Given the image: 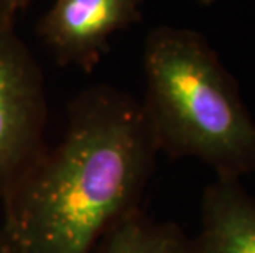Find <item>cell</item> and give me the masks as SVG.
Here are the masks:
<instances>
[{"label":"cell","mask_w":255,"mask_h":253,"mask_svg":"<svg viewBox=\"0 0 255 253\" xmlns=\"http://www.w3.org/2000/svg\"><path fill=\"white\" fill-rule=\"evenodd\" d=\"M156 147L142 102L112 85L84 89L68 105L61 140L46 147L0 201L12 253H92L142 211Z\"/></svg>","instance_id":"cell-1"},{"label":"cell","mask_w":255,"mask_h":253,"mask_svg":"<svg viewBox=\"0 0 255 253\" xmlns=\"http://www.w3.org/2000/svg\"><path fill=\"white\" fill-rule=\"evenodd\" d=\"M145 0H56L36 31L61 66L91 73L114 33L142 20Z\"/></svg>","instance_id":"cell-4"},{"label":"cell","mask_w":255,"mask_h":253,"mask_svg":"<svg viewBox=\"0 0 255 253\" xmlns=\"http://www.w3.org/2000/svg\"><path fill=\"white\" fill-rule=\"evenodd\" d=\"M104 253H198L194 237L176 224L158 222L138 211L106 237Z\"/></svg>","instance_id":"cell-6"},{"label":"cell","mask_w":255,"mask_h":253,"mask_svg":"<svg viewBox=\"0 0 255 253\" xmlns=\"http://www.w3.org/2000/svg\"><path fill=\"white\" fill-rule=\"evenodd\" d=\"M198 253H255V199L239 177L216 176L201 197Z\"/></svg>","instance_id":"cell-5"},{"label":"cell","mask_w":255,"mask_h":253,"mask_svg":"<svg viewBox=\"0 0 255 253\" xmlns=\"http://www.w3.org/2000/svg\"><path fill=\"white\" fill-rule=\"evenodd\" d=\"M45 79L15 30V17L0 10V199L48 147Z\"/></svg>","instance_id":"cell-3"},{"label":"cell","mask_w":255,"mask_h":253,"mask_svg":"<svg viewBox=\"0 0 255 253\" xmlns=\"http://www.w3.org/2000/svg\"><path fill=\"white\" fill-rule=\"evenodd\" d=\"M0 253H12V250L8 249V245H7V242L3 240V237L2 234H0Z\"/></svg>","instance_id":"cell-8"},{"label":"cell","mask_w":255,"mask_h":253,"mask_svg":"<svg viewBox=\"0 0 255 253\" xmlns=\"http://www.w3.org/2000/svg\"><path fill=\"white\" fill-rule=\"evenodd\" d=\"M198 2H199L201 5H213V3L218 2V0H198Z\"/></svg>","instance_id":"cell-9"},{"label":"cell","mask_w":255,"mask_h":253,"mask_svg":"<svg viewBox=\"0 0 255 253\" xmlns=\"http://www.w3.org/2000/svg\"><path fill=\"white\" fill-rule=\"evenodd\" d=\"M143 73L142 105L158 152L196 158L216 176L255 174V120L204 35L155 26L145 38Z\"/></svg>","instance_id":"cell-2"},{"label":"cell","mask_w":255,"mask_h":253,"mask_svg":"<svg viewBox=\"0 0 255 253\" xmlns=\"http://www.w3.org/2000/svg\"><path fill=\"white\" fill-rule=\"evenodd\" d=\"M30 2L31 0H0V10L13 15V17H17L18 10L26 8Z\"/></svg>","instance_id":"cell-7"}]
</instances>
